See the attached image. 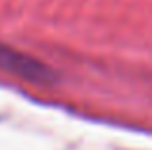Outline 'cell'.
<instances>
[{
  "label": "cell",
  "mask_w": 152,
  "mask_h": 150,
  "mask_svg": "<svg viewBox=\"0 0 152 150\" xmlns=\"http://www.w3.org/2000/svg\"><path fill=\"white\" fill-rule=\"evenodd\" d=\"M0 71L35 85H50L58 81L56 73L46 64L4 42H0Z\"/></svg>",
  "instance_id": "obj_1"
}]
</instances>
